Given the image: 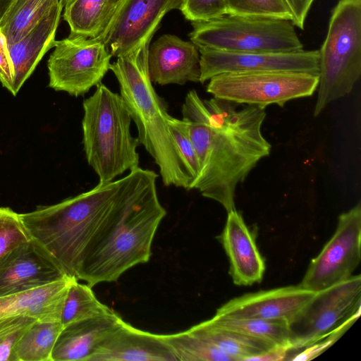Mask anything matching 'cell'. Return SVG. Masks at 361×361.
<instances>
[{
	"mask_svg": "<svg viewBox=\"0 0 361 361\" xmlns=\"http://www.w3.org/2000/svg\"><path fill=\"white\" fill-rule=\"evenodd\" d=\"M155 174L118 207L102 229L82 265L78 279L92 287L117 281L152 255L157 230L166 214L157 192Z\"/></svg>",
	"mask_w": 361,
	"mask_h": 361,
	"instance_id": "obj_3",
	"label": "cell"
},
{
	"mask_svg": "<svg viewBox=\"0 0 361 361\" xmlns=\"http://www.w3.org/2000/svg\"><path fill=\"white\" fill-rule=\"evenodd\" d=\"M124 320L115 311L63 326L54 345L51 361H90Z\"/></svg>",
	"mask_w": 361,
	"mask_h": 361,
	"instance_id": "obj_17",
	"label": "cell"
},
{
	"mask_svg": "<svg viewBox=\"0 0 361 361\" xmlns=\"http://www.w3.org/2000/svg\"><path fill=\"white\" fill-rule=\"evenodd\" d=\"M200 82L228 73L293 71L319 75V50L291 52H231L198 49Z\"/></svg>",
	"mask_w": 361,
	"mask_h": 361,
	"instance_id": "obj_12",
	"label": "cell"
},
{
	"mask_svg": "<svg viewBox=\"0 0 361 361\" xmlns=\"http://www.w3.org/2000/svg\"><path fill=\"white\" fill-rule=\"evenodd\" d=\"M317 116L331 102L350 94L361 75V0H339L319 50Z\"/></svg>",
	"mask_w": 361,
	"mask_h": 361,
	"instance_id": "obj_6",
	"label": "cell"
},
{
	"mask_svg": "<svg viewBox=\"0 0 361 361\" xmlns=\"http://www.w3.org/2000/svg\"><path fill=\"white\" fill-rule=\"evenodd\" d=\"M47 61L49 87L74 97L101 83L110 68L111 54L103 39L69 35L56 40Z\"/></svg>",
	"mask_w": 361,
	"mask_h": 361,
	"instance_id": "obj_10",
	"label": "cell"
},
{
	"mask_svg": "<svg viewBox=\"0 0 361 361\" xmlns=\"http://www.w3.org/2000/svg\"><path fill=\"white\" fill-rule=\"evenodd\" d=\"M361 205L338 217L334 234L313 258L298 285L318 292L352 276L361 259Z\"/></svg>",
	"mask_w": 361,
	"mask_h": 361,
	"instance_id": "obj_11",
	"label": "cell"
},
{
	"mask_svg": "<svg viewBox=\"0 0 361 361\" xmlns=\"http://www.w3.org/2000/svg\"><path fill=\"white\" fill-rule=\"evenodd\" d=\"M155 172L138 167L118 180L56 204L20 214L30 237L40 243L68 275L77 279L87 253L118 207Z\"/></svg>",
	"mask_w": 361,
	"mask_h": 361,
	"instance_id": "obj_2",
	"label": "cell"
},
{
	"mask_svg": "<svg viewBox=\"0 0 361 361\" xmlns=\"http://www.w3.org/2000/svg\"><path fill=\"white\" fill-rule=\"evenodd\" d=\"M150 42L117 58L109 69L138 132L137 140L158 166L164 184L190 190L193 173L168 124L166 105L154 90L148 70Z\"/></svg>",
	"mask_w": 361,
	"mask_h": 361,
	"instance_id": "obj_4",
	"label": "cell"
},
{
	"mask_svg": "<svg viewBox=\"0 0 361 361\" xmlns=\"http://www.w3.org/2000/svg\"><path fill=\"white\" fill-rule=\"evenodd\" d=\"M348 327L343 326L334 331L328 336L305 347V350L291 357L290 360H310L319 355L326 349L336 342L347 330Z\"/></svg>",
	"mask_w": 361,
	"mask_h": 361,
	"instance_id": "obj_33",
	"label": "cell"
},
{
	"mask_svg": "<svg viewBox=\"0 0 361 361\" xmlns=\"http://www.w3.org/2000/svg\"><path fill=\"white\" fill-rule=\"evenodd\" d=\"M163 336L178 361H233L229 356L188 329Z\"/></svg>",
	"mask_w": 361,
	"mask_h": 361,
	"instance_id": "obj_28",
	"label": "cell"
},
{
	"mask_svg": "<svg viewBox=\"0 0 361 361\" xmlns=\"http://www.w3.org/2000/svg\"><path fill=\"white\" fill-rule=\"evenodd\" d=\"M211 319L222 327L267 341L276 345H286L291 349L288 324L286 322L226 318L216 315Z\"/></svg>",
	"mask_w": 361,
	"mask_h": 361,
	"instance_id": "obj_27",
	"label": "cell"
},
{
	"mask_svg": "<svg viewBox=\"0 0 361 361\" xmlns=\"http://www.w3.org/2000/svg\"><path fill=\"white\" fill-rule=\"evenodd\" d=\"M180 11L192 21L209 20L227 14L226 0H183Z\"/></svg>",
	"mask_w": 361,
	"mask_h": 361,
	"instance_id": "obj_32",
	"label": "cell"
},
{
	"mask_svg": "<svg viewBox=\"0 0 361 361\" xmlns=\"http://www.w3.org/2000/svg\"><path fill=\"white\" fill-rule=\"evenodd\" d=\"M14 68L6 37L0 30V82L11 93L13 92Z\"/></svg>",
	"mask_w": 361,
	"mask_h": 361,
	"instance_id": "obj_34",
	"label": "cell"
},
{
	"mask_svg": "<svg viewBox=\"0 0 361 361\" xmlns=\"http://www.w3.org/2000/svg\"><path fill=\"white\" fill-rule=\"evenodd\" d=\"M75 276L0 298V319L25 316L41 322L60 321L69 286Z\"/></svg>",
	"mask_w": 361,
	"mask_h": 361,
	"instance_id": "obj_21",
	"label": "cell"
},
{
	"mask_svg": "<svg viewBox=\"0 0 361 361\" xmlns=\"http://www.w3.org/2000/svg\"><path fill=\"white\" fill-rule=\"evenodd\" d=\"M30 239L20 214L9 207H0V259Z\"/></svg>",
	"mask_w": 361,
	"mask_h": 361,
	"instance_id": "obj_30",
	"label": "cell"
},
{
	"mask_svg": "<svg viewBox=\"0 0 361 361\" xmlns=\"http://www.w3.org/2000/svg\"><path fill=\"white\" fill-rule=\"evenodd\" d=\"M289 8L295 26L303 29L305 19L314 0H283Z\"/></svg>",
	"mask_w": 361,
	"mask_h": 361,
	"instance_id": "obj_36",
	"label": "cell"
},
{
	"mask_svg": "<svg viewBox=\"0 0 361 361\" xmlns=\"http://www.w3.org/2000/svg\"><path fill=\"white\" fill-rule=\"evenodd\" d=\"M226 15L292 20L290 11L283 0H226Z\"/></svg>",
	"mask_w": 361,
	"mask_h": 361,
	"instance_id": "obj_29",
	"label": "cell"
},
{
	"mask_svg": "<svg viewBox=\"0 0 361 361\" xmlns=\"http://www.w3.org/2000/svg\"><path fill=\"white\" fill-rule=\"evenodd\" d=\"M66 276L54 257L31 238L0 259V298L42 286Z\"/></svg>",
	"mask_w": 361,
	"mask_h": 361,
	"instance_id": "obj_14",
	"label": "cell"
},
{
	"mask_svg": "<svg viewBox=\"0 0 361 361\" xmlns=\"http://www.w3.org/2000/svg\"><path fill=\"white\" fill-rule=\"evenodd\" d=\"M96 87L82 103V142L88 164L99 182L107 183L139 167L140 143L131 135L132 118L120 94L102 82Z\"/></svg>",
	"mask_w": 361,
	"mask_h": 361,
	"instance_id": "obj_5",
	"label": "cell"
},
{
	"mask_svg": "<svg viewBox=\"0 0 361 361\" xmlns=\"http://www.w3.org/2000/svg\"><path fill=\"white\" fill-rule=\"evenodd\" d=\"M360 275L316 292L288 323L291 349L303 348L350 326L360 314Z\"/></svg>",
	"mask_w": 361,
	"mask_h": 361,
	"instance_id": "obj_9",
	"label": "cell"
},
{
	"mask_svg": "<svg viewBox=\"0 0 361 361\" xmlns=\"http://www.w3.org/2000/svg\"><path fill=\"white\" fill-rule=\"evenodd\" d=\"M90 361H178L163 334L142 331L123 322Z\"/></svg>",
	"mask_w": 361,
	"mask_h": 361,
	"instance_id": "obj_19",
	"label": "cell"
},
{
	"mask_svg": "<svg viewBox=\"0 0 361 361\" xmlns=\"http://www.w3.org/2000/svg\"><path fill=\"white\" fill-rule=\"evenodd\" d=\"M123 0H72L65 7L63 20L71 36L96 38L104 34Z\"/></svg>",
	"mask_w": 361,
	"mask_h": 361,
	"instance_id": "obj_23",
	"label": "cell"
},
{
	"mask_svg": "<svg viewBox=\"0 0 361 361\" xmlns=\"http://www.w3.org/2000/svg\"><path fill=\"white\" fill-rule=\"evenodd\" d=\"M63 6H56L16 42L8 45L14 68L13 95H16L44 54L54 47Z\"/></svg>",
	"mask_w": 361,
	"mask_h": 361,
	"instance_id": "obj_20",
	"label": "cell"
},
{
	"mask_svg": "<svg viewBox=\"0 0 361 361\" xmlns=\"http://www.w3.org/2000/svg\"><path fill=\"white\" fill-rule=\"evenodd\" d=\"M36 321L35 319L25 316H12L0 319V337L8 331L29 324Z\"/></svg>",
	"mask_w": 361,
	"mask_h": 361,
	"instance_id": "obj_38",
	"label": "cell"
},
{
	"mask_svg": "<svg viewBox=\"0 0 361 361\" xmlns=\"http://www.w3.org/2000/svg\"><path fill=\"white\" fill-rule=\"evenodd\" d=\"M59 4L60 0H13L0 19L8 45L20 39Z\"/></svg>",
	"mask_w": 361,
	"mask_h": 361,
	"instance_id": "obj_24",
	"label": "cell"
},
{
	"mask_svg": "<svg viewBox=\"0 0 361 361\" xmlns=\"http://www.w3.org/2000/svg\"><path fill=\"white\" fill-rule=\"evenodd\" d=\"M314 293L298 285L260 290L231 299L220 307L214 315L283 321L288 324Z\"/></svg>",
	"mask_w": 361,
	"mask_h": 361,
	"instance_id": "obj_15",
	"label": "cell"
},
{
	"mask_svg": "<svg viewBox=\"0 0 361 361\" xmlns=\"http://www.w3.org/2000/svg\"><path fill=\"white\" fill-rule=\"evenodd\" d=\"M291 350L286 345H275L269 350L253 357L249 361H282L288 358V353Z\"/></svg>",
	"mask_w": 361,
	"mask_h": 361,
	"instance_id": "obj_37",
	"label": "cell"
},
{
	"mask_svg": "<svg viewBox=\"0 0 361 361\" xmlns=\"http://www.w3.org/2000/svg\"><path fill=\"white\" fill-rule=\"evenodd\" d=\"M188 330L218 348L233 361H249L250 358L276 345L267 341L222 327L211 319Z\"/></svg>",
	"mask_w": 361,
	"mask_h": 361,
	"instance_id": "obj_22",
	"label": "cell"
},
{
	"mask_svg": "<svg viewBox=\"0 0 361 361\" xmlns=\"http://www.w3.org/2000/svg\"><path fill=\"white\" fill-rule=\"evenodd\" d=\"M148 70L152 82L165 85L200 82V52L191 41L165 34L148 51Z\"/></svg>",
	"mask_w": 361,
	"mask_h": 361,
	"instance_id": "obj_16",
	"label": "cell"
},
{
	"mask_svg": "<svg viewBox=\"0 0 361 361\" xmlns=\"http://www.w3.org/2000/svg\"><path fill=\"white\" fill-rule=\"evenodd\" d=\"M183 0H123L113 20L99 37L112 56L127 54L150 42L163 17L180 10Z\"/></svg>",
	"mask_w": 361,
	"mask_h": 361,
	"instance_id": "obj_13",
	"label": "cell"
},
{
	"mask_svg": "<svg viewBox=\"0 0 361 361\" xmlns=\"http://www.w3.org/2000/svg\"><path fill=\"white\" fill-rule=\"evenodd\" d=\"M63 326L60 321H35L17 342L15 361H51V352Z\"/></svg>",
	"mask_w": 361,
	"mask_h": 361,
	"instance_id": "obj_25",
	"label": "cell"
},
{
	"mask_svg": "<svg viewBox=\"0 0 361 361\" xmlns=\"http://www.w3.org/2000/svg\"><path fill=\"white\" fill-rule=\"evenodd\" d=\"M113 311L97 298L91 286L80 283L78 279L74 277L67 292L60 322L64 326L74 322L109 314Z\"/></svg>",
	"mask_w": 361,
	"mask_h": 361,
	"instance_id": "obj_26",
	"label": "cell"
},
{
	"mask_svg": "<svg viewBox=\"0 0 361 361\" xmlns=\"http://www.w3.org/2000/svg\"><path fill=\"white\" fill-rule=\"evenodd\" d=\"M167 121L175 142L183 158L188 164L195 179L200 171V165L188 124L184 119L176 118L170 115L167 117Z\"/></svg>",
	"mask_w": 361,
	"mask_h": 361,
	"instance_id": "obj_31",
	"label": "cell"
},
{
	"mask_svg": "<svg viewBox=\"0 0 361 361\" xmlns=\"http://www.w3.org/2000/svg\"><path fill=\"white\" fill-rule=\"evenodd\" d=\"M72 0H60V3L63 8H64L69 2H71Z\"/></svg>",
	"mask_w": 361,
	"mask_h": 361,
	"instance_id": "obj_40",
	"label": "cell"
},
{
	"mask_svg": "<svg viewBox=\"0 0 361 361\" xmlns=\"http://www.w3.org/2000/svg\"><path fill=\"white\" fill-rule=\"evenodd\" d=\"M31 324L12 329L0 337V361H15L14 348L25 330Z\"/></svg>",
	"mask_w": 361,
	"mask_h": 361,
	"instance_id": "obj_35",
	"label": "cell"
},
{
	"mask_svg": "<svg viewBox=\"0 0 361 361\" xmlns=\"http://www.w3.org/2000/svg\"><path fill=\"white\" fill-rule=\"evenodd\" d=\"M190 41L198 49L231 52H291L303 44L290 20L225 15L192 21Z\"/></svg>",
	"mask_w": 361,
	"mask_h": 361,
	"instance_id": "obj_7",
	"label": "cell"
},
{
	"mask_svg": "<svg viewBox=\"0 0 361 361\" xmlns=\"http://www.w3.org/2000/svg\"><path fill=\"white\" fill-rule=\"evenodd\" d=\"M209 80L207 91L214 97L265 109L312 96L317 89L319 75L293 71L228 73Z\"/></svg>",
	"mask_w": 361,
	"mask_h": 361,
	"instance_id": "obj_8",
	"label": "cell"
},
{
	"mask_svg": "<svg viewBox=\"0 0 361 361\" xmlns=\"http://www.w3.org/2000/svg\"><path fill=\"white\" fill-rule=\"evenodd\" d=\"M238 106L214 97L203 100L194 90L182 106L200 165L191 189L216 201L227 212L235 209L238 185L271 147L262 132L265 109Z\"/></svg>",
	"mask_w": 361,
	"mask_h": 361,
	"instance_id": "obj_1",
	"label": "cell"
},
{
	"mask_svg": "<svg viewBox=\"0 0 361 361\" xmlns=\"http://www.w3.org/2000/svg\"><path fill=\"white\" fill-rule=\"evenodd\" d=\"M219 240L228 257L229 274L233 283L250 286L261 282L265 271L264 261L254 235L236 209L228 212Z\"/></svg>",
	"mask_w": 361,
	"mask_h": 361,
	"instance_id": "obj_18",
	"label": "cell"
},
{
	"mask_svg": "<svg viewBox=\"0 0 361 361\" xmlns=\"http://www.w3.org/2000/svg\"><path fill=\"white\" fill-rule=\"evenodd\" d=\"M13 0H0V19Z\"/></svg>",
	"mask_w": 361,
	"mask_h": 361,
	"instance_id": "obj_39",
	"label": "cell"
}]
</instances>
